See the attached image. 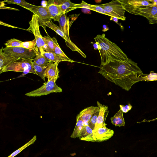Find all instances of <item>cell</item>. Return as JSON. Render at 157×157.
<instances>
[{
  "label": "cell",
  "mask_w": 157,
  "mask_h": 157,
  "mask_svg": "<svg viewBox=\"0 0 157 157\" xmlns=\"http://www.w3.org/2000/svg\"><path fill=\"white\" fill-rule=\"evenodd\" d=\"M98 73L107 80L128 91L132 86L139 82L144 74L137 63L128 58L124 61L115 60L100 65Z\"/></svg>",
  "instance_id": "obj_1"
},
{
  "label": "cell",
  "mask_w": 157,
  "mask_h": 157,
  "mask_svg": "<svg viewBox=\"0 0 157 157\" xmlns=\"http://www.w3.org/2000/svg\"><path fill=\"white\" fill-rule=\"evenodd\" d=\"M94 39L101 58L100 65L115 60L124 61L128 59L119 47L105 37L104 34L97 35Z\"/></svg>",
  "instance_id": "obj_2"
},
{
  "label": "cell",
  "mask_w": 157,
  "mask_h": 157,
  "mask_svg": "<svg viewBox=\"0 0 157 157\" xmlns=\"http://www.w3.org/2000/svg\"><path fill=\"white\" fill-rule=\"evenodd\" d=\"M80 14L69 15L67 16L66 13H64L60 17L58 22L60 29L66 38L65 40L67 46L73 51H76L84 58L86 57L82 52L71 40L69 36V29L73 22L76 19Z\"/></svg>",
  "instance_id": "obj_3"
},
{
  "label": "cell",
  "mask_w": 157,
  "mask_h": 157,
  "mask_svg": "<svg viewBox=\"0 0 157 157\" xmlns=\"http://www.w3.org/2000/svg\"><path fill=\"white\" fill-rule=\"evenodd\" d=\"M98 6L102 8L106 12L110 14L111 17L124 21L125 10L118 0H113L109 2Z\"/></svg>",
  "instance_id": "obj_4"
},
{
  "label": "cell",
  "mask_w": 157,
  "mask_h": 157,
  "mask_svg": "<svg viewBox=\"0 0 157 157\" xmlns=\"http://www.w3.org/2000/svg\"><path fill=\"white\" fill-rule=\"evenodd\" d=\"M32 59H21L16 61L5 69L2 73L8 71L23 72L22 76L25 74L31 73L37 75L32 64Z\"/></svg>",
  "instance_id": "obj_5"
},
{
  "label": "cell",
  "mask_w": 157,
  "mask_h": 157,
  "mask_svg": "<svg viewBox=\"0 0 157 157\" xmlns=\"http://www.w3.org/2000/svg\"><path fill=\"white\" fill-rule=\"evenodd\" d=\"M29 24V26L27 30L31 31L33 34L36 40V46L40 54L42 55L45 52V44L40 32L38 16L33 14Z\"/></svg>",
  "instance_id": "obj_6"
},
{
  "label": "cell",
  "mask_w": 157,
  "mask_h": 157,
  "mask_svg": "<svg viewBox=\"0 0 157 157\" xmlns=\"http://www.w3.org/2000/svg\"><path fill=\"white\" fill-rule=\"evenodd\" d=\"M3 51L16 59H34L36 56V54L32 50L21 47H12L3 48Z\"/></svg>",
  "instance_id": "obj_7"
},
{
  "label": "cell",
  "mask_w": 157,
  "mask_h": 157,
  "mask_svg": "<svg viewBox=\"0 0 157 157\" xmlns=\"http://www.w3.org/2000/svg\"><path fill=\"white\" fill-rule=\"evenodd\" d=\"M54 80L48 81L38 89L27 93L25 95L29 97H38L47 95L52 93H60L62 89L58 86Z\"/></svg>",
  "instance_id": "obj_8"
},
{
  "label": "cell",
  "mask_w": 157,
  "mask_h": 157,
  "mask_svg": "<svg viewBox=\"0 0 157 157\" xmlns=\"http://www.w3.org/2000/svg\"><path fill=\"white\" fill-rule=\"evenodd\" d=\"M124 9L131 13L140 15L146 18L149 20L155 16L157 13V8L146 6L141 7H133L121 4Z\"/></svg>",
  "instance_id": "obj_9"
},
{
  "label": "cell",
  "mask_w": 157,
  "mask_h": 157,
  "mask_svg": "<svg viewBox=\"0 0 157 157\" xmlns=\"http://www.w3.org/2000/svg\"><path fill=\"white\" fill-rule=\"evenodd\" d=\"M29 10L38 16L40 26H42L47 33L45 24L52 19L47 7L43 6H36Z\"/></svg>",
  "instance_id": "obj_10"
},
{
  "label": "cell",
  "mask_w": 157,
  "mask_h": 157,
  "mask_svg": "<svg viewBox=\"0 0 157 157\" xmlns=\"http://www.w3.org/2000/svg\"><path fill=\"white\" fill-rule=\"evenodd\" d=\"M106 124L103 126L94 129L93 135L95 142H101L107 140L113 135L114 132L111 129L106 127Z\"/></svg>",
  "instance_id": "obj_11"
},
{
  "label": "cell",
  "mask_w": 157,
  "mask_h": 157,
  "mask_svg": "<svg viewBox=\"0 0 157 157\" xmlns=\"http://www.w3.org/2000/svg\"><path fill=\"white\" fill-rule=\"evenodd\" d=\"M58 62L53 63L49 62L46 67L45 72V76L48 81L54 80L56 82L59 77V70L58 67Z\"/></svg>",
  "instance_id": "obj_12"
},
{
  "label": "cell",
  "mask_w": 157,
  "mask_h": 157,
  "mask_svg": "<svg viewBox=\"0 0 157 157\" xmlns=\"http://www.w3.org/2000/svg\"><path fill=\"white\" fill-rule=\"evenodd\" d=\"M98 109L97 106H91L87 107L80 111L77 115L76 118L81 119L85 125H87L92 115Z\"/></svg>",
  "instance_id": "obj_13"
},
{
  "label": "cell",
  "mask_w": 157,
  "mask_h": 157,
  "mask_svg": "<svg viewBox=\"0 0 157 157\" xmlns=\"http://www.w3.org/2000/svg\"><path fill=\"white\" fill-rule=\"evenodd\" d=\"M3 48L2 47L0 50V73L13 62L19 60L4 53Z\"/></svg>",
  "instance_id": "obj_14"
},
{
  "label": "cell",
  "mask_w": 157,
  "mask_h": 157,
  "mask_svg": "<svg viewBox=\"0 0 157 157\" xmlns=\"http://www.w3.org/2000/svg\"><path fill=\"white\" fill-rule=\"evenodd\" d=\"M52 19L55 21H58L61 16L64 14L59 5L48 1L46 6Z\"/></svg>",
  "instance_id": "obj_15"
},
{
  "label": "cell",
  "mask_w": 157,
  "mask_h": 157,
  "mask_svg": "<svg viewBox=\"0 0 157 157\" xmlns=\"http://www.w3.org/2000/svg\"><path fill=\"white\" fill-rule=\"evenodd\" d=\"M49 1L59 5L64 13H66L76 9L77 4L72 2L70 0H51Z\"/></svg>",
  "instance_id": "obj_16"
},
{
  "label": "cell",
  "mask_w": 157,
  "mask_h": 157,
  "mask_svg": "<svg viewBox=\"0 0 157 157\" xmlns=\"http://www.w3.org/2000/svg\"><path fill=\"white\" fill-rule=\"evenodd\" d=\"M97 104L99 113L97 122L94 129L102 127L106 124L105 123V116L108 109L107 106L104 105H102L98 101L97 102Z\"/></svg>",
  "instance_id": "obj_17"
},
{
  "label": "cell",
  "mask_w": 157,
  "mask_h": 157,
  "mask_svg": "<svg viewBox=\"0 0 157 157\" xmlns=\"http://www.w3.org/2000/svg\"><path fill=\"white\" fill-rule=\"evenodd\" d=\"M121 4L133 7L151 6V3L148 0H118Z\"/></svg>",
  "instance_id": "obj_18"
},
{
  "label": "cell",
  "mask_w": 157,
  "mask_h": 157,
  "mask_svg": "<svg viewBox=\"0 0 157 157\" xmlns=\"http://www.w3.org/2000/svg\"><path fill=\"white\" fill-rule=\"evenodd\" d=\"M79 138L82 140L95 142L93 130L88 125L85 126L80 134Z\"/></svg>",
  "instance_id": "obj_19"
},
{
  "label": "cell",
  "mask_w": 157,
  "mask_h": 157,
  "mask_svg": "<svg viewBox=\"0 0 157 157\" xmlns=\"http://www.w3.org/2000/svg\"><path fill=\"white\" fill-rule=\"evenodd\" d=\"M43 39L45 44V51L47 52L54 53L55 50L56 37H50L48 35L43 37Z\"/></svg>",
  "instance_id": "obj_20"
},
{
  "label": "cell",
  "mask_w": 157,
  "mask_h": 157,
  "mask_svg": "<svg viewBox=\"0 0 157 157\" xmlns=\"http://www.w3.org/2000/svg\"><path fill=\"white\" fill-rule=\"evenodd\" d=\"M110 119L111 123L116 126L121 127L125 125L123 112L121 109Z\"/></svg>",
  "instance_id": "obj_21"
},
{
  "label": "cell",
  "mask_w": 157,
  "mask_h": 157,
  "mask_svg": "<svg viewBox=\"0 0 157 157\" xmlns=\"http://www.w3.org/2000/svg\"><path fill=\"white\" fill-rule=\"evenodd\" d=\"M85 126L82 120L76 118V124L71 137L74 138L79 137L80 134Z\"/></svg>",
  "instance_id": "obj_22"
},
{
  "label": "cell",
  "mask_w": 157,
  "mask_h": 157,
  "mask_svg": "<svg viewBox=\"0 0 157 157\" xmlns=\"http://www.w3.org/2000/svg\"><path fill=\"white\" fill-rule=\"evenodd\" d=\"M8 4H14L20 6L22 7L29 10L36 6L28 3L23 0H6L3 1Z\"/></svg>",
  "instance_id": "obj_23"
},
{
  "label": "cell",
  "mask_w": 157,
  "mask_h": 157,
  "mask_svg": "<svg viewBox=\"0 0 157 157\" xmlns=\"http://www.w3.org/2000/svg\"><path fill=\"white\" fill-rule=\"evenodd\" d=\"M54 53L63 59L64 61L70 62L71 63L74 62L73 60L68 58L63 51L60 48L57 40L55 41V48Z\"/></svg>",
  "instance_id": "obj_24"
},
{
  "label": "cell",
  "mask_w": 157,
  "mask_h": 157,
  "mask_svg": "<svg viewBox=\"0 0 157 157\" xmlns=\"http://www.w3.org/2000/svg\"><path fill=\"white\" fill-rule=\"evenodd\" d=\"M36 40L34 39L33 40L26 42H23L21 43L20 47H23L28 49L33 50L36 54L38 55L39 53V50L37 48L36 46Z\"/></svg>",
  "instance_id": "obj_25"
},
{
  "label": "cell",
  "mask_w": 157,
  "mask_h": 157,
  "mask_svg": "<svg viewBox=\"0 0 157 157\" xmlns=\"http://www.w3.org/2000/svg\"><path fill=\"white\" fill-rule=\"evenodd\" d=\"M32 61L42 67H47L49 62L44 55L41 54L40 52L36 55L35 57L32 59Z\"/></svg>",
  "instance_id": "obj_26"
},
{
  "label": "cell",
  "mask_w": 157,
  "mask_h": 157,
  "mask_svg": "<svg viewBox=\"0 0 157 157\" xmlns=\"http://www.w3.org/2000/svg\"><path fill=\"white\" fill-rule=\"evenodd\" d=\"M32 64L37 75L39 76L44 82H45V72L46 69V67H41L37 65L35 62L33 61L32 62Z\"/></svg>",
  "instance_id": "obj_27"
},
{
  "label": "cell",
  "mask_w": 157,
  "mask_h": 157,
  "mask_svg": "<svg viewBox=\"0 0 157 157\" xmlns=\"http://www.w3.org/2000/svg\"><path fill=\"white\" fill-rule=\"evenodd\" d=\"M49 62L53 63L58 62L64 61L54 53L45 52L43 54Z\"/></svg>",
  "instance_id": "obj_28"
},
{
  "label": "cell",
  "mask_w": 157,
  "mask_h": 157,
  "mask_svg": "<svg viewBox=\"0 0 157 157\" xmlns=\"http://www.w3.org/2000/svg\"><path fill=\"white\" fill-rule=\"evenodd\" d=\"M46 27H47L55 31L58 35L62 37L64 40H66L65 36L60 28L56 24H54L51 20L47 22L45 24Z\"/></svg>",
  "instance_id": "obj_29"
},
{
  "label": "cell",
  "mask_w": 157,
  "mask_h": 157,
  "mask_svg": "<svg viewBox=\"0 0 157 157\" xmlns=\"http://www.w3.org/2000/svg\"><path fill=\"white\" fill-rule=\"evenodd\" d=\"M140 81H153L157 80V73L153 71H151L149 74H143L140 75L139 78Z\"/></svg>",
  "instance_id": "obj_30"
},
{
  "label": "cell",
  "mask_w": 157,
  "mask_h": 157,
  "mask_svg": "<svg viewBox=\"0 0 157 157\" xmlns=\"http://www.w3.org/2000/svg\"><path fill=\"white\" fill-rule=\"evenodd\" d=\"M36 139V136L35 135L32 138V139H31L29 141L26 143L23 146L13 152L12 153L7 157H14L18 154H19L20 152L26 147L29 145L33 144L35 142Z\"/></svg>",
  "instance_id": "obj_31"
},
{
  "label": "cell",
  "mask_w": 157,
  "mask_h": 157,
  "mask_svg": "<svg viewBox=\"0 0 157 157\" xmlns=\"http://www.w3.org/2000/svg\"><path fill=\"white\" fill-rule=\"evenodd\" d=\"M99 113V109H98L93 114L88 122V125L93 130H94L96 124Z\"/></svg>",
  "instance_id": "obj_32"
},
{
  "label": "cell",
  "mask_w": 157,
  "mask_h": 157,
  "mask_svg": "<svg viewBox=\"0 0 157 157\" xmlns=\"http://www.w3.org/2000/svg\"><path fill=\"white\" fill-rule=\"evenodd\" d=\"M23 42L15 38L11 39L5 44L6 47H20Z\"/></svg>",
  "instance_id": "obj_33"
},
{
  "label": "cell",
  "mask_w": 157,
  "mask_h": 157,
  "mask_svg": "<svg viewBox=\"0 0 157 157\" xmlns=\"http://www.w3.org/2000/svg\"><path fill=\"white\" fill-rule=\"evenodd\" d=\"M119 106L120 109L122 110L123 112L124 113H127L132 108V106L130 104H128L125 105H119Z\"/></svg>",
  "instance_id": "obj_34"
},
{
  "label": "cell",
  "mask_w": 157,
  "mask_h": 157,
  "mask_svg": "<svg viewBox=\"0 0 157 157\" xmlns=\"http://www.w3.org/2000/svg\"><path fill=\"white\" fill-rule=\"evenodd\" d=\"M0 9H8V10H17V11L19 10L17 9L16 8H11V7L5 6H4V5H0Z\"/></svg>",
  "instance_id": "obj_35"
},
{
  "label": "cell",
  "mask_w": 157,
  "mask_h": 157,
  "mask_svg": "<svg viewBox=\"0 0 157 157\" xmlns=\"http://www.w3.org/2000/svg\"><path fill=\"white\" fill-rule=\"evenodd\" d=\"M148 1L152 4L151 7H155L157 8V0H148Z\"/></svg>",
  "instance_id": "obj_36"
},
{
  "label": "cell",
  "mask_w": 157,
  "mask_h": 157,
  "mask_svg": "<svg viewBox=\"0 0 157 157\" xmlns=\"http://www.w3.org/2000/svg\"><path fill=\"white\" fill-rule=\"evenodd\" d=\"M149 22L150 24L157 23V18L149 20Z\"/></svg>",
  "instance_id": "obj_37"
},
{
  "label": "cell",
  "mask_w": 157,
  "mask_h": 157,
  "mask_svg": "<svg viewBox=\"0 0 157 157\" xmlns=\"http://www.w3.org/2000/svg\"><path fill=\"white\" fill-rule=\"evenodd\" d=\"M0 24L1 25H2L4 26H7L8 27H12V28H17L16 27H16L10 25L8 24H6L5 23H4L3 22H2L1 21H0Z\"/></svg>",
  "instance_id": "obj_38"
},
{
  "label": "cell",
  "mask_w": 157,
  "mask_h": 157,
  "mask_svg": "<svg viewBox=\"0 0 157 157\" xmlns=\"http://www.w3.org/2000/svg\"><path fill=\"white\" fill-rule=\"evenodd\" d=\"M157 18V13L156 15L155 16H154V17L151 18L148 21H149V20H151V19H153Z\"/></svg>",
  "instance_id": "obj_39"
},
{
  "label": "cell",
  "mask_w": 157,
  "mask_h": 157,
  "mask_svg": "<svg viewBox=\"0 0 157 157\" xmlns=\"http://www.w3.org/2000/svg\"><path fill=\"white\" fill-rule=\"evenodd\" d=\"M157 120V118H156L155 119H153V120H150V121H153L155 120Z\"/></svg>",
  "instance_id": "obj_40"
}]
</instances>
